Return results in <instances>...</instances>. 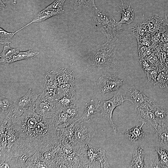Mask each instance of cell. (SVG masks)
<instances>
[{"label": "cell", "mask_w": 168, "mask_h": 168, "mask_svg": "<svg viewBox=\"0 0 168 168\" xmlns=\"http://www.w3.org/2000/svg\"><path fill=\"white\" fill-rule=\"evenodd\" d=\"M50 119L43 118L34 110H30L14 121L20 136L25 140L23 141L27 142L26 144H30V147L34 148L35 146L36 149L49 139L52 128Z\"/></svg>", "instance_id": "cell-1"}, {"label": "cell", "mask_w": 168, "mask_h": 168, "mask_svg": "<svg viewBox=\"0 0 168 168\" xmlns=\"http://www.w3.org/2000/svg\"><path fill=\"white\" fill-rule=\"evenodd\" d=\"M118 39L107 40L90 50L87 53L85 61L87 67L91 70L110 68L116 64Z\"/></svg>", "instance_id": "cell-2"}, {"label": "cell", "mask_w": 168, "mask_h": 168, "mask_svg": "<svg viewBox=\"0 0 168 168\" xmlns=\"http://www.w3.org/2000/svg\"><path fill=\"white\" fill-rule=\"evenodd\" d=\"M92 19L94 27L104 34L107 40H111L119 35L122 31V25L116 22L111 14L100 10L96 7Z\"/></svg>", "instance_id": "cell-3"}, {"label": "cell", "mask_w": 168, "mask_h": 168, "mask_svg": "<svg viewBox=\"0 0 168 168\" xmlns=\"http://www.w3.org/2000/svg\"><path fill=\"white\" fill-rule=\"evenodd\" d=\"M124 100L123 93L115 94L110 99L106 100H99L97 105L98 115L107 120L114 132L116 134V127L112 120L113 112L117 106L123 104Z\"/></svg>", "instance_id": "cell-4"}, {"label": "cell", "mask_w": 168, "mask_h": 168, "mask_svg": "<svg viewBox=\"0 0 168 168\" xmlns=\"http://www.w3.org/2000/svg\"><path fill=\"white\" fill-rule=\"evenodd\" d=\"M95 132L89 121L81 118L77 120L74 124V138L77 144L81 149L89 143L94 137Z\"/></svg>", "instance_id": "cell-5"}, {"label": "cell", "mask_w": 168, "mask_h": 168, "mask_svg": "<svg viewBox=\"0 0 168 168\" xmlns=\"http://www.w3.org/2000/svg\"><path fill=\"white\" fill-rule=\"evenodd\" d=\"M39 94L31 88H29L24 96L14 101L12 109L8 116L13 119L20 117L26 111L34 110Z\"/></svg>", "instance_id": "cell-6"}, {"label": "cell", "mask_w": 168, "mask_h": 168, "mask_svg": "<svg viewBox=\"0 0 168 168\" xmlns=\"http://www.w3.org/2000/svg\"><path fill=\"white\" fill-rule=\"evenodd\" d=\"M83 149V156L86 159L87 164H89L90 167H110L104 149L95 147L88 143Z\"/></svg>", "instance_id": "cell-7"}, {"label": "cell", "mask_w": 168, "mask_h": 168, "mask_svg": "<svg viewBox=\"0 0 168 168\" xmlns=\"http://www.w3.org/2000/svg\"><path fill=\"white\" fill-rule=\"evenodd\" d=\"M123 96L124 101L128 100L131 102L136 110L141 109L149 108L154 101L135 86L132 87L123 93Z\"/></svg>", "instance_id": "cell-8"}, {"label": "cell", "mask_w": 168, "mask_h": 168, "mask_svg": "<svg viewBox=\"0 0 168 168\" xmlns=\"http://www.w3.org/2000/svg\"><path fill=\"white\" fill-rule=\"evenodd\" d=\"M123 81L114 74L102 75L97 82L98 91L104 94L117 91L122 85Z\"/></svg>", "instance_id": "cell-9"}, {"label": "cell", "mask_w": 168, "mask_h": 168, "mask_svg": "<svg viewBox=\"0 0 168 168\" xmlns=\"http://www.w3.org/2000/svg\"><path fill=\"white\" fill-rule=\"evenodd\" d=\"M34 110L38 114L46 119H52L56 116L55 107L40 100L38 98Z\"/></svg>", "instance_id": "cell-10"}, {"label": "cell", "mask_w": 168, "mask_h": 168, "mask_svg": "<svg viewBox=\"0 0 168 168\" xmlns=\"http://www.w3.org/2000/svg\"><path fill=\"white\" fill-rule=\"evenodd\" d=\"M149 109L154 114L158 124L168 125V108L153 101Z\"/></svg>", "instance_id": "cell-11"}, {"label": "cell", "mask_w": 168, "mask_h": 168, "mask_svg": "<svg viewBox=\"0 0 168 168\" xmlns=\"http://www.w3.org/2000/svg\"><path fill=\"white\" fill-rule=\"evenodd\" d=\"M137 118L140 121L156 128L158 123L153 113L149 108L138 109L136 110Z\"/></svg>", "instance_id": "cell-12"}, {"label": "cell", "mask_w": 168, "mask_h": 168, "mask_svg": "<svg viewBox=\"0 0 168 168\" xmlns=\"http://www.w3.org/2000/svg\"><path fill=\"white\" fill-rule=\"evenodd\" d=\"M11 96L9 94L3 96L0 98V121L8 116L12 110L14 104Z\"/></svg>", "instance_id": "cell-13"}, {"label": "cell", "mask_w": 168, "mask_h": 168, "mask_svg": "<svg viewBox=\"0 0 168 168\" xmlns=\"http://www.w3.org/2000/svg\"><path fill=\"white\" fill-rule=\"evenodd\" d=\"M64 12V10H44L43 9L37 13L31 22L15 32V33L16 34L18 31L33 23L40 22L43 21L51 17L62 13Z\"/></svg>", "instance_id": "cell-14"}, {"label": "cell", "mask_w": 168, "mask_h": 168, "mask_svg": "<svg viewBox=\"0 0 168 168\" xmlns=\"http://www.w3.org/2000/svg\"><path fill=\"white\" fill-rule=\"evenodd\" d=\"M56 81L59 85L70 82H74L75 74L73 71L68 69L60 68L55 71Z\"/></svg>", "instance_id": "cell-15"}, {"label": "cell", "mask_w": 168, "mask_h": 168, "mask_svg": "<svg viewBox=\"0 0 168 168\" xmlns=\"http://www.w3.org/2000/svg\"><path fill=\"white\" fill-rule=\"evenodd\" d=\"M144 147L139 146L135 148L133 154V157L129 168H146L144 163L145 154Z\"/></svg>", "instance_id": "cell-16"}, {"label": "cell", "mask_w": 168, "mask_h": 168, "mask_svg": "<svg viewBox=\"0 0 168 168\" xmlns=\"http://www.w3.org/2000/svg\"><path fill=\"white\" fill-rule=\"evenodd\" d=\"M165 19L163 20L156 15L149 18L143 23L147 26L149 31L155 32L162 29L164 26L166 25L168 21L166 16Z\"/></svg>", "instance_id": "cell-17"}, {"label": "cell", "mask_w": 168, "mask_h": 168, "mask_svg": "<svg viewBox=\"0 0 168 168\" xmlns=\"http://www.w3.org/2000/svg\"><path fill=\"white\" fill-rule=\"evenodd\" d=\"M145 124L143 122L140 126L136 125L133 128L126 130L124 135L126 138L132 142H135L145 138L146 135L142 128Z\"/></svg>", "instance_id": "cell-18"}, {"label": "cell", "mask_w": 168, "mask_h": 168, "mask_svg": "<svg viewBox=\"0 0 168 168\" xmlns=\"http://www.w3.org/2000/svg\"><path fill=\"white\" fill-rule=\"evenodd\" d=\"M59 86L56 79L55 71L47 72L44 78L43 91H56Z\"/></svg>", "instance_id": "cell-19"}, {"label": "cell", "mask_w": 168, "mask_h": 168, "mask_svg": "<svg viewBox=\"0 0 168 168\" xmlns=\"http://www.w3.org/2000/svg\"><path fill=\"white\" fill-rule=\"evenodd\" d=\"M122 8H121L117 4L118 6L121 9L122 11L119 12L121 13V17L120 21L118 22L120 24H130L132 23L134 20V13L133 11V9L131 7V1L130 5L127 6V8L125 9L124 7L123 0H121Z\"/></svg>", "instance_id": "cell-20"}, {"label": "cell", "mask_w": 168, "mask_h": 168, "mask_svg": "<svg viewBox=\"0 0 168 168\" xmlns=\"http://www.w3.org/2000/svg\"><path fill=\"white\" fill-rule=\"evenodd\" d=\"M18 48H13L5 45L0 54V63L5 65L9 64L14 56L19 52Z\"/></svg>", "instance_id": "cell-21"}, {"label": "cell", "mask_w": 168, "mask_h": 168, "mask_svg": "<svg viewBox=\"0 0 168 168\" xmlns=\"http://www.w3.org/2000/svg\"><path fill=\"white\" fill-rule=\"evenodd\" d=\"M56 92L58 100L66 96L76 94L74 82L67 83L59 85Z\"/></svg>", "instance_id": "cell-22"}, {"label": "cell", "mask_w": 168, "mask_h": 168, "mask_svg": "<svg viewBox=\"0 0 168 168\" xmlns=\"http://www.w3.org/2000/svg\"><path fill=\"white\" fill-rule=\"evenodd\" d=\"M155 130V135L159 142L168 147V125L158 124Z\"/></svg>", "instance_id": "cell-23"}, {"label": "cell", "mask_w": 168, "mask_h": 168, "mask_svg": "<svg viewBox=\"0 0 168 168\" xmlns=\"http://www.w3.org/2000/svg\"><path fill=\"white\" fill-rule=\"evenodd\" d=\"M98 115L97 105H96L94 100H91L88 103H86L84 111L82 116V119L89 121L95 116Z\"/></svg>", "instance_id": "cell-24"}, {"label": "cell", "mask_w": 168, "mask_h": 168, "mask_svg": "<svg viewBox=\"0 0 168 168\" xmlns=\"http://www.w3.org/2000/svg\"><path fill=\"white\" fill-rule=\"evenodd\" d=\"M38 98L54 107H55L58 101L56 91H43L42 93L39 94Z\"/></svg>", "instance_id": "cell-25"}, {"label": "cell", "mask_w": 168, "mask_h": 168, "mask_svg": "<svg viewBox=\"0 0 168 168\" xmlns=\"http://www.w3.org/2000/svg\"><path fill=\"white\" fill-rule=\"evenodd\" d=\"M40 54V52L31 49L24 52H21L15 55L10 61V63L22 60L31 59Z\"/></svg>", "instance_id": "cell-26"}, {"label": "cell", "mask_w": 168, "mask_h": 168, "mask_svg": "<svg viewBox=\"0 0 168 168\" xmlns=\"http://www.w3.org/2000/svg\"><path fill=\"white\" fill-rule=\"evenodd\" d=\"M79 100V97L76 94L66 96L58 100L56 105L61 108L68 107L72 105H76Z\"/></svg>", "instance_id": "cell-27"}, {"label": "cell", "mask_w": 168, "mask_h": 168, "mask_svg": "<svg viewBox=\"0 0 168 168\" xmlns=\"http://www.w3.org/2000/svg\"><path fill=\"white\" fill-rule=\"evenodd\" d=\"M130 31L137 39L146 35L149 32L147 27L143 23L133 25L130 28Z\"/></svg>", "instance_id": "cell-28"}, {"label": "cell", "mask_w": 168, "mask_h": 168, "mask_svg": "<svg viewBox=\"0 0 168 168\" xmlns=\"http://www.w3.org/2000/svg\"><path fill=\"white\" fill-rule=\"evenodd\" d=\"M155 150L159 156L161 168H168V151L159 147H156Z\"/></svg>", "instance_id": "cell-29"}, {"label": "cell", "mask_w": 168, "mask_h": 168, "mask_svg": "<svg viewBox=\"0 0 168 168\" xmlns=\"http://www.w3.org/2000/svg\"><path fill=\"white\" fill-rule=\"evenodd\" d=\"M96 7L95 0H75L73 4L74 12L76 13L88 7Z\"/></svg>", "instance_id": "cell-30"}, {"label": "cell", "mask_w": 168, "mask_h": 168, "mask_svg": "<svg viewBox=\"0 0 168 168\" xmlns=\"http://www.w3.org/2000/svg\"><path fill=\"white\" fill-rule=\"evenodd\" d=\"M15 32H9L0 28V42L2 44H10L11 43L13 37Z\"/></svg>", "instance_id": "cell-31"}, {"label": "cell", "mask_w": 168, "mask_h": 168, "mask_svg": "<svg viewBox=\"0 0 168 168\" xmlns=\"http://www.w3.org/2000/svg\"><path fill=\"white\" fill-rule=\"evenodd\" d=\"M66 0H55L51 4L45 8L44 10H63V6Z\"/></svg>", "instance_id": "cell-32"}, {"label": "cell", "mask_w": 168, "mask_h": 168, "mask_svg": "<svg viewBox=\"0 0 168 168\" xmlns=\"http://www.w3.org/2000/svg\"><path fill=\"white\" fill-rule=\"evenodd\" d=\"M150 167L161 168L158 159L153 160L151 161Z\"/></svg>", "instance_id": "cell-33"}, {"label": "cell", "mask_w": 168, "mask_h": 168, "mask_svg": "<svg viewBox=\"0 0 168 168\" xmlns=\"http://www.w3.org/2000/svg\"><path fill=\"white\" fill-rule=\"evenodd\" d=\"M16 0H14L13 4L14 5H16Z\"/></svg>", "instance_id": "cell-34"}, {"label": "cell", "mask_w": 168, "mask_h": 168, "mask_svg": "<svg viewBox=\"0 0 168 168\" xmlns=\"http://www.w3.org/2000/svg\"><path fill=\"white\" fill-rule=\"evenodd\" d=\"M166 25H167L168 27V21L167 22V23H166Z\"/></svg>", "instance_id": "cell-35"}]
</instances>
